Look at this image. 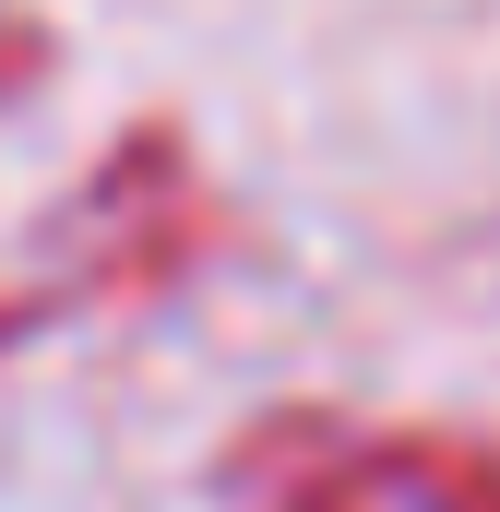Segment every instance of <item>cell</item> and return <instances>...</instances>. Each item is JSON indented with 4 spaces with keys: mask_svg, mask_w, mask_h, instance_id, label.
Wrapping results in <instances>:
<instances>
[{
    "mask_svg": "<svg viewBox=\"0 0 500 512\" xmlns=\"http://www.w3.org/2000/svg\"><path fill=\"white\" fill-rule=\"evenodd\" d=\"M239 512H500V441L381 417H262L227 453Z\"/></svg>",
    "mask_w": 500,
    "mask_h": 512,
    "instance_id": "obj_1",
    "label": "cell"
}]
</instances>
